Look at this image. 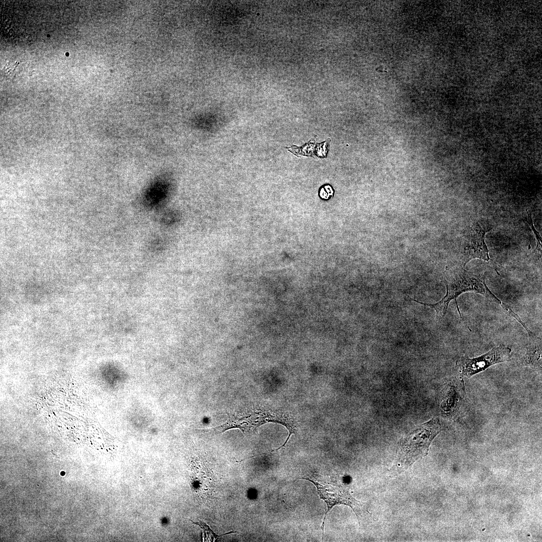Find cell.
<instances>
[{"label":"cell","instance_id":"cell-1","mask_svg":"<svg viewBox=\"0 0 542 542\" xmlns=\"http://www.w3.org/2000/svg\"><path fill=\"white\" fill-rule=\"evenodd\" d=\"M446 286L445 296L435 304L424 303L412 298L411 299L434 309L436 311V316L441 318L446 315L449 304L453 300L455 301L460 313L456 301L457 298L462 294L474 292L481 294L490 301L495 296L488 288L483 278L472 272L466 270L464 267H456L448 273ZM459 314L461 316L460 313Z\"/></svg>","mask_w":542,"mask_h":542},{"label":"cell","instance_id":"cell-2","mask_svg":"<svg viewBox=\"0 0 542 542\" xmlns=\"http://www.w3.org/2000/svg\"><path fill=\"white\" fill-rule=\"evenodd\" d=\"M441 430L438 418H433L413 431L399 443L398 461L406 468L427 455L430 445Z\"/></svg>","mask_w":542,"mask_h":542},{"label":"cell","instance_id":"cell-3","mask_svg":"<svg viewBox=\"0 0 542 542\" xmlns=\"http://www.w3.org/2000/svg\"><path fill=\"white\" fill-rule=\"evenodd\" d=\"M511 353L510 348L502 344L478 357L463 356L456 361V367L461 374L470 378L494 364L509 361Z\"/></svg>","mask_w":542,"mask_h":542},{"label":"cell","instance_id":"cell-4","mask_svg":"<svg viewBox=\"0 0 542 542\" xmlns=\"http://www.w3.org/2000/svg\"><path fill=\"white\" fill-rule=\"evenodd\" d=\"M492 229L488 224L474 222L466 232L463 240L461 261L463 266L471 260L479 258L489 261L490 258L485 241L486 233Z\"/></svg>","mask_w":542,"mask_h":542},{"label":"cell","instance_id":"cell-5","mask_svg":"<svg viewBox=\"0 0 542 542\" xmlns=\"http://www.w3.org/2000/svg\"><path fill=\"white\" fill-rule=\"evenodd\" d=\"M297 479L306 480L312 482L316 486L320 498L323 500L327 505V509L321 525L322 541L324 539L325 522L327 514L334 506L342 504L350 506L358 518V507H362L363 504L355 499L350 494L348 489L342 487L320 483L307 477L298 478Z\"/></svg>","mask_w":542,"mask_h":542},{"label":"cell","instance_id":"cell-6","mask_svg":"<svg viewBox=\"0 0 542 542\" xmlns=\"http://www.w3.org/2000/svg\"><path fill=\"white\" fill-rule=\"evenodd\" d=\"M257 420L255 425L257 427L266 423H275L282 425L289 431V435L285 443L278 448L273 450L275 451L285 447L292 434L296 435L298 431V423L294 417L289 413L281 411L259 410L256 413Z\"/></svg>","mask_w":542,"mask_h":542},{"label":"cell","instance_id":"cell-7","mask_svg":"<svg viewBox=\"0 0 542 542\" xmlns=\"http://www.w3.org/2000/svg\"><path fill=\"white\" fill-rule=\"evenodd\" d=\"M168 183L163 179L154 181L147 189L144 202L147 207L153 208L159 206L166 199L168 192Z\"/></svg>","mask_w":542,"mask_h":542},{"label":"cell","instance_id":"cell-8","mask_svg":"<svg viewBox=\"0 0 542 542\" xmlns=\"http://www.w3.org/2000/svg\"><path fill=\"white\" fill-rule=\"evenodd\" d=\"M523 364L539 368L541 365V340L534 333L529 336L526 351L522 357Z\"/></svg>","mask_w":542,"mask_h":542},{"label":"cell","instance_id":"cell-9","mask_svg":"<svg viewBox=\"0 0 542 542\" xmlns=\"http://www.w3.org/2000/svg\"><path fill=\"white\" fill-rule=\"evenodd\" d=\"M527 216H528L527 220H528V223L529 224L532 231H533V233H534V235L535 236L536 241H537V246H536V249H537V248L539 247V248H538L539 250L541 252V242H540V241L541 240V237H540L539 234L536 231V230L534 229L535 228H534V227L533 226L532 221V220L531 219V216L529 214L527 211Z\"/></svg>","mask_w":542,"mask_h":542}]
</instances>
